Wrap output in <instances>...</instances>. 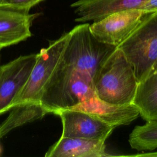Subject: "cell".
Listing matches in <instances>:
<instances>
[{"label": "cell", "mask_w": 157, "mask_h": 157, "mask_svg": "<svg viewBox=\"0 0 157 157\" xmlns=\"http://www.w3.org/2000/svg\"><path fill=\"white\" fill-rule=\"evenodd\" d=\"M90 25L83 23L69 31L64 52L40 100L48 113L55 115L96 95L94 76L117 47L98 40L91 34Z\"/></svg>", "instance_id": "cell-1"}, {"label": "cell", "mask_w": 157, "mask_h": 157, "mask_svg": "<svg viewBox=\"0 0 157 157\" xmlns=\"http://www.w3.org/2000/svg\"><path fill=\"white\" fill-rule=\"evenodd\" d=\"M93 82L99 99L119 105L133 104L139 83L131 64L118 47L99 67Z\"/></svg>", "instance_id": "cell-2"}, {"label": "cell", "mask_w": 157, "mask_h": 157, "mask_svg": "<svg viewBox=\"0 0 157 157\" xmlns=\"http://www.w3.org/2000/svg\"><path fill=\"white\" fill-rule=\"evenodd\" d=\"M131 64L138 83L157 67V11L146 13L118 47Z\"/></svg>", "instance_id": "cell-3"}, {"label": "cell", "mask_w": 157, "mask_h": 157, "mask_svg": "<svg viewBox=\"0 0 157 157\" xmlns=\"http://www.w3.org/2000/svg\"><path fill=\"white\" fill-rule=\"evenodd\" d=\"M69 37V32L63 34L37 53L36 61L28 80L10 104L9 110L21 104L40 103L45 86L64 52Z\"/></svg>", "instance_id": "cell-4"}, {"label": "cell", "mask_w": 157, "mask_h": 157, "mask_svg": "<svg viewBox=\"0 0 157 157\" xmlns=\"http://www.w3.org/2000/svg\"><path fill=\"white\" fill-rule=\"evenodd\" d=\"M145 13L139 9L117 12L93 21L90 30L99 42L118 47L135 29Z\"/></svg>", "instance_id": "cell-5"}, {"label": "cell", "mask_w": 157, "mask_h": 157, "mask_svg": "<svg viewBox=\"0 0 157 157\" xmlns=\"http://www.w3.org/2000/svg\"><path fill=\"white\" fill-rule=\"evenodd\" d=\"M37 54L20 56L0 65V115L9 107L26 84L36 63Z\"/></svg>", "instance_id": "cell-6"}, {"label": "cell", "mask_w": 157, "mask_h": 157, "mask_svg": "<svg viewBox=\"0 0 157 157\" xmlns=\"http://www.w3.org/2000/svg\"><path fill=\"white\" fill-rule=\"evenodd\" d=\"M63 125L62 137L105 141L115 127L83 111L64 109L58 111Z\"/></svg>", "instance_id": "cell-7"}, {"label": "cell", "mask_w": 157, "mask_h": 157, "mask_svg": "<svg viewBox=\"0 0 157 157\" xmlns=\"http://www.w3.org/2000/svg\"><path fill=\"white\" fill-rule=\"evenodd\" d=\"M68 109L83 111L115 128L129 124L139 115V110L134 104H113L96 95Z\"/></svg>", "instance_id": "cell-8"}, {"label": "cell", "mask_w": 157, "mask_h": 157, "mask_svg": "<svg viewBox=\"0 0 157 157\" xmlns=\"http://www.w3.org/2000/svg\"><path fill=\"white\" fill-rule=\"evenodd\" d=\"M38 15L0 6V49L30 37L33 21Z\"/></svg>", "instance_id": "cell-9"}, {"label": "cell", "mask_w": 157, "mask_h": 157, "mask_svg": "<svg viewBox=\"0 0 157 157\" xmlns=\"http://www.w3.org/2000/svg\"><path fill=\"white\" fill-rule=\"evenodd\" d=\"M146 0H78L72 3L78 17L75 21H96L122 10L139 9Z\"/></svg>", "instance_id": "cell-10"}, {"label": "cell", "mask_w": 157, "mask_h": 157, "mask_svg": "<svg viewBox=\"0 0 157 157\" xmlns=\"http://www.w3.org/2000/svg\"><path fill=\"white\" fill-rule=\"evenodd\" d=\"M106 153L105 141L62 137L46 152L45 157H102Z\"/></svg>", "instance_id": "cell-11"}, {"label": "cell", "mask_w": 157, "mask_h": 157, "mask_svg": "<svg viewBox=\"0 0 157 157\" xmlns=\"http://www.w3.org/2000/svg\"><path fill=\"white\" fill-rule=\"evenodd\" d=\"M133 104L146 121H157V67L138 83Z\"/></svg>", "instance_id": "cell-12"}, {"label": "cell", "mask_w": 157, "mask_h": 157, "mask_svg": "<svg viewBox=\"0 0 157 157\" xmlns=\"http://www.w3.org/2000/svg\"><path fill=\"white\" fill-rule=\"evenodd\" d=\"M10 112L0 124V139L13 129L44 117L47 112L41 103H25L10 110Z\"/></svg>", "instance_id": "cell-13"}, {"label": "cell", "mask_w": 157, "mask_h": 157, "mask_svg": "<svg viewBox=\"0 0 157 157\" xmlns=\"http://www.w3.org/2000/svg\"><path fill=\"white\" fill-rule=\"evenodd\" d=\"M132 149L138 151L153 150L157 148V121H148L144 125L136 126L129 138Z\"/></svg>", "instance_id": "cell-14"}, {"label": "cell", "mask_w": 157, "mask_h": 157, "mask_svg": "<svg viewBox=\"0 0 157 157\" xmlns=\"http://www.w3.org/2000/svg\"><path fill=\"white\" fill-rule=\"evenodd\" d=\"M44 0H2L1 7L29 12L31 9Z\"/></svg>", "instance_id": "cell-15"}, {"label": "cell", "mask_w": 157, "mask_h": 157, "mask_svg": "<svg viewBox=\"0 0 157 157\" xmlns=\"http://www.w3.org/2000/svg\"><path fill=\"white\" fill-rule=\"evenodd\" d=\"M139 9L145 13H150L157 11V0H146L140 6Z\"/></svg>", "instance_id": "cell-16"}, {"label": "cell", "mask_w": 157, "mask_h": 157, "mask_svg": "<svg viewBox=\"0 0 157 157\" xmlns=\"http://www.w3.org/2000/svg\"><path fill=\"white\" fill-rule=\"evenodd\" d=\"M134 156H157V152L156 153H143V154H139Z\"/></svg>", "instance_id": "cell-17"}, {"label": "cell", "mask_w": 157, "mask_h": 157, "mask_svg": "<svg viewBox=\"0 0 157 157\" xmlns=\"http://www.w3.org/2000/svg\"><path fill=\"white\" fill-rule=\"evenodd\" d=\"M1 152H2V148H1V145H0V155H1Z\"/></svg>", "instance_id": "cell-18"}, {"label": "cell", "mask_w": 157, "mask_h": 157, "mask_svg": "<svg viewBox=\"0 0 157 157\" xmlns=\"http://www.w3.org/2000/svg\"><path fill=\"white\" fill-rule=\"evenodd\" d=\"M2 0H0V6H2Z\"/></svg>", "instance_id": "cell-19"}]
</instances>
